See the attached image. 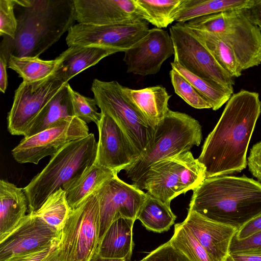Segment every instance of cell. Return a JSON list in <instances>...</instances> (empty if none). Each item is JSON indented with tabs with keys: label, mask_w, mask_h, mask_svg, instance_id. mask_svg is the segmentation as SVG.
Returning <instances> with one entry per match:
<instances>
[{
	"label": "cell",
	"mask_w": 261,
	"mask_h": 261,
	"mask_svg": "<svg viewBox=\"0 0 261 261\" xmlns=\"http://www.w3.org/2000/svg\"><path fill=\"white\" fill-rule=\"evenodd\" d=\"M260 113L258 93L242 89L231 95L197 159L205 167L206 178L239 173L246 167L249 144Z\"/></svg>",
	"instance_id": "6da1fadb"
},
{
	"label": "cell",
	"mask_w": 261,
	"mask_h": 261,
	"mask_svg": "<svg viewBox=\"0 0 261 261\" xmlns=\"http://www.w3.org/2000/svg\"><path fill=\"white\" fill-rule=\"evenodd\" d=\"M21 8L13 38L3 37L0 53L8 59L39 57L56 43L76 21L73 0H15Z\"/></svg>",
	"instance_id": "7a4b0ae2"
},
{
	"label": "cell",
	"mask_w": 261,
	"mask_h": 261,
	"mask_svg": "<svg viewBox=\"0 0 261 261\" xmlns=\"http://www.w3.org/2000/svg\"><path fill=\"white\" fill-rule=\"evenodd\" d=\"M188 210L238 230L261 214V183L244 175L206 178L193 190Z\"/></svg>",
	"instance_id": "3957f363"
},
{
	"label": "cell",
	"mask_w": 261,
	"mask_h": 261,
	"mask_svg": "<svg viewBox=\"0 0 261 261\" xmlns=\"http://www.w3.org/2000/svg\"><path fill=\"white\" fill-rule=\"evenodd\" d=\"M97 148L95 136L90 133L68 143L51 157L43 170L23 188L28 213L38 210L51 195L75 181L92 166Z\"/></svg>",
	"instance_id": "277c9868"
},
{
	"label": "cell",
	"mask_w": 261,
	"mask_h": 261,
	"mask_svg": "<svg viewBox=\"0 0 261 261\" xmlns=\"http://www.w3.org/2000/svg\"><path fill=\"white\" fill-rule=\"evenodd\" d=\"M202 139L201 126L191 116L170 109L155 126L150 142L137 159L125 169L133 185L137 183L155 163L190 151Z\"/></svg>",
	"instance_id": "5b68a950"
},
{
	"label": "cell",
	"mask_w": 261,
	"mask_h": 261,
	"mask_svg": "<svg viewBox=\"0 0 261 261\" xmlns=\"http://www.w3.org/2000/svg\"><path fill=\"white\" fill-rule=\"evenodd\" d=\"M182 24L190 29L218 35L232 49L243 71L261 64V32L244 9L201 16Z\"/></svg>",
	"instance_id": "8992f818"
},
{
	"label": "cell",
	"mask_w": 261,
	"mask_h": 261,
	"mask_svg": "<svg viewBox=\"0 0 261 261\" xmlns=\"http://www.w3.org/2000/svg\"><path fill=\"white\" fill-rule=\"evenodd\" d=\"M205 178V167L188 151L155 163L133 185L170 204L174 198L193 190Z\"/></svg>",
	"instance_id": "52a82bcc"
},
{
	"label": "cell",
	"mask_w": 261,
	"mask_h": 261,
	"mask_svg": "<svg viewBox=\"0 0 261 261\" xmlns=\"http://www.w3.org/2000/svg\"><path fill=\"white\" fill-rule=\"evenodd\" d=\"M99 205L94 193L71 210L60 230L61 261H89L99 243Z\"/></svg>",
	"instance_id": "ba28073f"
},
{
	"label": "cell",
	"mask_w": 261,
	"mask_h": 261,
	"mask_svg": "<svg viewBox=\"0 0 261 261\" xmlns=\"http://www.w3.org/2000/svg\"><path fill=\"white\" fill-rule=\"evenodd\" d=\"M116 81L94 79L91 90L100 112L110 116L122 128L140 154L152 139L155 127L128 101Z\"/></svg>",
	"instance_id": "9c48e42d"
},
{
	"label": "cell",
	"mask_w": 261,
	"mask_h": 261,
	"mask_svg": "<svg viewBox=\"0 0 261 261\" xmlns=\"http://www.w3.org/2000/svg\"><path fill=\"white\" fill-rule=\"evenodd\" d=\"M169 34L174 45V62L233 94L234 78L189 28L177 22L171 26Z\"/></svg>",
	"instance_id": "30bf717a"
},
{
	"label": "cell",
	"mask_w": 261,
	"mask_h": 261,
	"mask_svg": "<svg viewBox=\"0 0 261 261\" xmlns=\"http://www.w3.org/2000/svg\"><path fill=\"white\" fill-rule=\"evenodd\" d=\"M89 134L87 123L79 118H65L47 129L23 137L12 150V155L19 163L37 165L43 158L53 156L68 143Z\"/></svg>",
	"instance_id": "8fae6325"
},
{
	"label": "cell",
	"mask_w": 261,
	"mask_h": 261,
	"mask_svg": "<svg viewBox=\"0 0 261 261\" xmlns=\"http://www.w3.org/2000/svg\"><path fill=\"white\" fill-rule=\"evenodd\" d=\"M66 84L54 73L39 81H23L15 91L8 113L7 128L10 134L23 136L43 106Z\"/></svg>",
	"instance_id": "7c38bea8"
},
{
	"label": "cell",
	"mask_w": 261,
	"mask_h": 261,
	"mask_svg": "<svg viewBox=\"0 0 261 261\" xmlns=\"http://www.w3.org/2000/svg\"><path fill=\"white\" fill-rule=\"evenodd\" d=\"M149 30L145 20L103 25L77 23L67 32L66 41L68 47L94 45L124 52L142 39Z\"/></svg>",
	"instance_id": "4fadbf2b"
},
{
	"label": "cell",
	"mask_w": 261,
	"mask_h": 261,
	"mask_svg": "<svg viewBox=\"0 0 261 261\" xmlns=\"http://www.w3.org/2000/svg\"><path fill=\"white\" fill-rule=\"evenodd\" d=\"M94 193L99 205V242L110 225L118 218L136 220L146 196V193L133 184L125 182L117 175L107 181Z\"/></svg>",
	"instance_id": "5bb4252c"
},
{
	"label": "cell",
	"mask_w": 261,
	"mask_h": 261,
	"mask_svg": "<svg viewBox=\"0 0 261 261\" xmlns=\"http://www.w3.org/2000/svg\"><path fill=\"white\" fill-rule=\"evenodd\" d=\"M60 237V231L41 218L28 213L20 225L0 242V261L50 247Z\"/></svg>",
	"instance_id": "9a60e30c"
},
{
	"label": "cell",
	"mask_w": 261,
	"mask_h": 261,
	"mask_svg": "<svg viewBox=\"0 0 261 261\" xmlns=\"http://www.w3.org/2000/svg\"><path fill=\"white\" fill-rule=\"evenodd\" d=\"M101 113L97 125L99 139L94 163L118 174L130 166L140 153L119 124L108 114Z\"/></svg>",
	"instance_id": "2e32d148"
},
{
	"label": "cell",
	"mask_w": 261,
	"mask_h": 261,
	"mask_svg": "<svg viewBox=\"0 0 261 261\" xmlns=\"http://www.w3.org/2000/svg\"><path fill=\"white\" fill-rule=\"evenodd\" d=\"M124 53L127 72L146 76L158 73L163 63L174 55V49L170 34L154 28Z\"/></svg>",
	"instance_id": "e0dca14e"
},
{
	"label": "cell",
	"mask_w": 261,
	"mask_h": 261,
	"mask_svg": "<svg viewBox=\"0 0 261 261\" xmlns=\"http://www.w3.org/2000/svg\"><path fill=\"white\" fill-rule=\"evenodd\" d=\"M78 23L103 25L144 20L134 0H73Z\"/></svg>",
	"instance_id": "ac0fdd59"
},
{
	"label": "cell",
	"mask_w": 261,
	"mask_h": 261,
	"mask_svg": "<svg viewBox=\"0 0 261 261\" xmlns=\"http://www.w3.org/2000/svg\"><path fill=\"white\" fill-rule=\"evenodd\" d=\"M205 249L213 261H225L229 255L231 241L238 229L207 219L188 210L183 221Z\"/></svg>",
	"instance_id": "d6986e66"
},
{
	"label": "cell",
	"mask_w": 261,
	"mask_h": 261,
	"mask_svg": "<svg viewBox=\"0 0 261 261\" xmlns=\"http://www.w3.org/2000/svg\"><path fill=\"white\" fill-rule=\"evenodd\" d=\"M28 212L23 188L4 179L0 180V242L22 222Z\"/></svg>",
	"instance_id": "ffe728a7"
},
{
	"label": "cell",
	"mask_w": 261,
	"mask_h": 261,
	"mask_svg": "<svg viewBox=\"0 0 261 261\" xmlns=\"http://www.w3.org/2000/svg\"><path fill=\"white\" fill-rule=\"evenodd\" d=\"M122 91L128 101L149 123L155 127L164 119L171 97L162 86L132 89L121 86Z\"/></svg>",
	"instance_id": "44dd1931"
},
{
	"label": "cell",
	"mask_w": 261,
	"mask_h": 261,
	"mask_svg": "<svg viewBox=\"0 0 261 261\" xmlns=\"http://www.w3.org/2000/svg\"><path fill=\"white\" fill-rule=\"evenodd\" d=\"M118 52L112 48L98 46H69L60 55L62 61L54 74L64 83H67L81 72Z\"/></svg>",
	"instance_id": "7402d4cb"
},
{
	"label": "cell",
	"mask_w": 261,
	"mask_h": 261,
	"mask_svg": "<svg viewBox=\"0 0 261 261\" xmlns=\"http://www.w3.org/2000/svg\"><path fill=\"white\" fill-rule=\"evenodd\" d=\"M135 221L125 217L114 221L99 242L95 252L101 257L130 261L134 247L133 227Z\"/></svg>",
	"instance_id": "603a6c76"
},
{
	"label": "cell",
	"mask_w": 261,
	"mask_h": 261,
	"mask_svg": "<svg viewBox=\"0 0 261 261\" xmlns=\"http://www.w3.org/2000/svg\"><path fill=\"white\" fill-rule=\"evenodd\" d=\"M117 174L109 168L94 163L75 181L63 188L69 207L72 210L75 209L107 181Z\"/></svg>",
	"instance_id": "cb8c5ba5"
},
{
	"label": "cell",
	"mask_w": 261,
	"mask_h": 261,
	"mask_svg": "<svg viewBox=\"0 0 261 261\" xmlns=\"http://www.w3.org/2000/svg\"><path fill=\"white\" fill-rule=\"evenodd\" d=\"M69 86L66 83L46 103L32 121L24 137L47 129L63 118L74 116Z\"/></svg>",
	"instance_id": "d4e9b609"
},
{
	"label": "cell",
	"mask_w": 261,
	"mask_h": 261,
	"mask_svg": "<svg viewBox=\"0 0 261 261\" xmlns=\"http://www.w3.org/2000/svg\"><path fill=\"white\" fill-rule=\"evenodd\" d=\"M254 0H183L175 21L183 23L194 18L230 10L251 8Z\"/></svg>",
	"instance_id": "484cf974"
},
{
	"label": "cell",
	"mask_w": 261,
	"mask_h": 261,
	"mask_svg": "<svg viewBox=\"0 0 261 261\" xmlns=\"http://www.w3.org/2000/svg\"><path fill=\"white\" fill-rule=\"evenodd\" d=\"M176 219L170 204L163 203L147 192L136 216V220H139L147 230L159 233L168 230Z\"/></svg>",
	"instance_id": "4316f807"
},
{
	"label": "cell",
	"mask_w": 261,
	"mask_h": 261,
	"mask_svg": "<svg viewBox=\"0 0 261 261\" xmlns=\"http://www.w3.org/2000/svg\"><path fill=\"white\" fill-rule=\"evenodd\" d=\"M62 61L60 55L54 60H44L39 57H18L10 55L8 67L15 71L23 81L34 82L53 75Z\"/></svg>",
	"instance_id": "83f0119b"
},
{
	"label": "cell",
	"mask_w": 261,
	"mask_h": 261,
	"mask_svg": "<svg viewBox=\"0 0 261 261\" xmlns=\"http://www.w3.org/2000/svg\"><path fill=\"white\" fill-rule=\"evenodd\" d=\"M142 19L157 28H167L175 21L183 0H134Z\"/></svg>",
	"instance_id": "f1b7e54d"
},
{
	"label": "cell",
	"mask_w": 261,
	"mask_h": 261,
	"mask_svg": "<svg viewBox=\"0 0 261 261\" xmlns=\"http://www.w3.org/2000/svg\"><path fill=\"white\" fill-rule=\"evenodd\" d=\"M189 29L232 77H238L242 75L243 70L234 52L221 37L213 33Z\"/></svg>",
	"instance_id": "f546056e"
},
{
	"label": "cell",
	"mask_w": 261,
	"mask_h": 261,
	"mask_svg": "<svg viewBox=\"0 0 261 261\" xmlns=\"http://www.w3.org/2000/svg\"><path fill=\"white\" fill-rule=\"evenodd\" d=\"M171 65L172 69L186 79L206 100L214 111L227 102L233 94L218 85L195 75L173 61Z\"/></svg>",
	"instance_id": "4dcf8cb0"
},
{
	"label": "cell",
	"mask_w": 261,
	"mask_h": 261,
	"mask_svg": "<svg viewBox=\"0 0 261 261\" xmlns=\"http://www.w3.org/2000/svg\"><path fill=\"white\" fill-rule=\"evenodd\" d=\"M71 210L67 202L65 192L61 188L51 195L38 210L33 213L60 231Z\"/></svg>",
	"instance_id": "1f68e13d"
},
{
	"label": "cell",
	"mask_w": 261,
	"mask_h": 261,
	"mask_svg": "<svg viewBox=\"0 0 261 261\" xmlns=\"http://www.w3.org/2000/svg\"><path fill=\"white\" fill-rule=\"evenodd\" d=\"M169 241L191 261H213L183 222L175 225L173 235Z\"/></svg>",
	"instance_id": "d6a6232c"
},
{
	"label": "cell",
	"mask_w": 261,
	"mask_h": 261,
	"mask_svg": "<svg viewBox=\"0 0 261 261\" xmlns=\"http://www.w3.org/2000/svg\"><path fill=\"white\" fill-rule=\"evenodd\" d=\"M169 75L175 93L189 105L198 109L211 108L206 100L178 72L172 69Z\"/></svg>",
	"instance_id": "836d02e7"
},
{
	"label": "cell",
	"mask_w": 261,
	"mask_h": 261,
	"mask_svg": "<svg viewBox=\"0 0 261 261\" xmlns=\"http://www.w3.org/2000/svg\"><path fill=\"white\" fill-rule=\"evenodd\" d=\"M69 94L74 116L89 123L94 122L96 125L100 121L101 113L98 112L94 98L85 96L74 91L69 86Z\"/></svg>",
	"instance_id": "e575fe53"
},
{
	"label": "cell",
	"mask_w": 261,
	"mask_h": 261,
	"mask_svg": "<svg viewBox=\"0 0 261 261\" xmlns=\"http://www.w3.org/2000/svg\"><path fill=\"white\" fill-rule=\"evenodd\" d=\"M15 0H0V35L13 38L18 28Z\"/></svg>",
	"instance_id": "d590c367"
},
{
	"label": "cell",
	"mask_w": 261,
	"mask_h": 261,
	"mask_svg": "<svg viewBox=\"0 0 261 261\" xmlns=\"http://www.w3.org/2000/svg\"><path fill=\"white\" fill-rule=\"evenodd\" d=\"M141 261H191L169 241L151 251Z\"/></svg>",
	"instance_id": "8d00e7d4"
},
{
	"label": "cell",
	"mask_w": 261,
	"mask_h": 261,
	"mask_svg": "<svg viewBox=\"0 0 261 261\" xmlns=\"http://www.w3.org/2000/svg\"><path fill=\"white\" fill-rule=\"evenodd\" d=\"M261 252V231L246 239L239 240L233 237L229 254Z\"/></svg>",
	"instance_id": "74e56055"
},
{
	"label": "cell",
	"mask_w": 261,
	"mask_h": 261,
	"mask_svg": "<svg viewBox=\"0 0 261 261\" xmlns=\"http://www.w3.org/2000/svg\"><path fill=\"white\" fill-rule=\"evenodd\" d=\"M247 162L252 175L261 183V140L250 149Z\"/></svg>",
	"instance_id": "f35d334b"
},
{
	"label": "cell",
	"mask_w": 261,
	"mask_h": 261,
	"mask_svg": "<svg viewBox=\"0 0 261 261\" xmlns=\"http://www.w3.org/2000/svg\"><path fill=\"white\" fill-rule=\"evenodd\" d=\"M261 231V214L253 218L236 232L234 238L239 240L246 239Z\"/></svg>",
	"instance_id": "ab89813d"
},
{
	"label": "cell",
	"mask_w": 261,
	"mask_h": 261,
	"mask_svg": "<svg viewBox=\"0 0 261 261\" xmlns=\"http://www.w3.org/2000/svg\"><path fill=\"white\" fill-rule=\"evenodd\" d=\"M58 242H57L53 246L43 250L35 252L15 256L10 258L7 261H42L50 252Z\"/></svg>",
	"instance_id": "60d3db41"
},
{
	"label": "cell",
	"mask_w": 261,
	"mask_h": 261,
	"mask_svg": "<svg viewBox=\"0 0 261 261\" xmlns=\"http://www.w3.org/2000/svg\"><path fill=\"white\" fill-rule=\"evenodd\" d=\"M244 11L251 22L261 32V0H254V5L250 8L244 9Z\"/></svg>",
	"instance_id": "b9f144b4"
},
{
	"label": "cell",
	"mask_w": 261,
	"mask_h": 261,
	"mask_svg": "<svg viewBox=\"0 0 261 261\" xmlns=\"http://www.w3.org/2000/svg\"><path fill=\"white\" fill-rule=\"evenodd\" d=\"M8 58L4 54L0 53V90L5 93L8 86Z\"/></svg>",
	"instance_id": "7bdbcfd3"
},
{
	"label": "cell",
	"mask_w": 261,
	"mask_h": 261,
	"mask_svg": "<svg viewBox=\"0 0 261 261\" xmlns=\"http://www.w3.org/2000/svg\"><path fill=\"white\" fill-rule=\"evenodd\" d=\"M230 255L234 261H261V252L234 253Z\"/></svg>",
	"instance_id": "ee69618b"
},
{
	"label": "cell",
	"mask_w": 261,
	"mask_h": 261,
	"mask_svg": "<svg viewBox=\"0 0 261 261\" xmlns=\"http://www.w3.org/2000/svg\"><path fill=\"white\" fill-rule=\"evenodd\" d=\"M57 244L58 243L55 245L50 252L42 261H61L58 253Z\"/></svg>",
	"instance_id": "f6af8a7d"
},
{
	"label": "cell",
	"mask_w": 261,
	"mask_h": 261,
	"mask_svg": "<svg viewBox=\"0 0 261 261\" xmlns=\"http://www.w3.org/2000/svg\"><path fill=\"white\" fill-rule=\"evenodd\" d=\"M89 261H126L121 258L103 257L99 255L96 252L94 254Z\"/></svg>",
	"instance_id": "bcb514c9"
},
{
	"label": "cell",
	"mask_w": 261,
	"mask_h": 261,
	"mask_svg": "<svg viewBox=\"0 0 261 261\" xmlns=\"http://www.w3.org/2000/svg\"><path fill=\"white\" fill-rule=\"evenodd\" d=\"M225 261H234L231 255L229 254Z\"/></svg>",
	"instance_id": "7dc6e473"
},
{
	"label": "cell",
	"mask_w": 261,
	"mask_h": 261,
	"mask_svg": "<svg viewBox=\"0 0 261 261\" xmlns=\"http://www.w3.org/2000/svg\"><path fill=\"white\" fill-rule=\"evenodd\" d=\"M140 261H141V260H140Z\"/></svg>",
	"instance_id": "c3c4849f"
}]
</instances>
